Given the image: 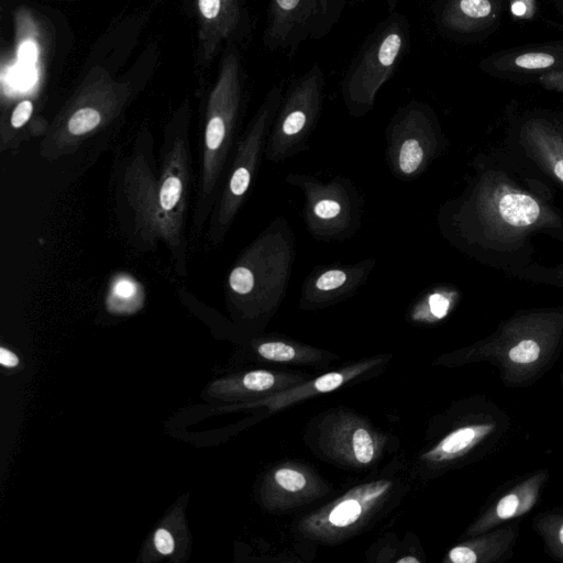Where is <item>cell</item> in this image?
Returning <instances> with one entry per match:
<instances>
[{
    "instance_id": "cell-22",
    "label": "cell",
    "mask_w": 563,
    "mask_h": 563,
    "mask_svg": "<svg viewBox=\"0 0 563 563\" xmlns=\"http://www.w3.org/2000/svg\"><path fill=\"white\" fill-rule=\"evenodd\" d=\"M423 157V151L417 140H406L400 148L399 166L406 174L415 172Z\"/></svg>"
},
{
    "instance_id": "cell-8",
    "label": "cell",
    "mask_w": 563,
    "mask_h": 563,
    "mask_svg": "<svg viewBox=\"0 0 563 563\" xmlns=\"http://www.w3.org/2000/svg\"><path fill=\"white\" fill-rule=\"evenodd\" d=\"M516 140L530 162L563 186V134L555 118L527 115L516 129Z\"/></svg>"
},
{
    "instance_id": "cell-23",
    "label": "cell",
    "mask_w": 563,
    "mask_h": 563,
    "mask_svg": "<svg viewBox=\"0 0 563 563\" xmlns=\"http://www.w3.org/2000/svg\"><path fill=\"white\" fill-rule=\"evenodd\" d=\"M228 283L234 294L249 295L254 288V274L249 267L239 265L230 272Z\"/></svg>"
},
{
    "instance_id": "cell-1",
    "label": "cell",
    "mask_w": 563,
    "mask_h": 563,
    "mask_svg": "<svg viewBox=\"0 0 563 563\" xmlns=\"http://www.w3.org/2000/svg\"><path fill=\"white\" fill-rule=\"evenodd\" d=\"M550 194L539 178L488 155L464 211L470 251L483 264L514 277L536 262L533 238L563 243V212Z\"/></svg>"
},
{
    "instance_id": "cell-28",
    "label": "cell",
    "mask_w": 563,
    "mask_h": 563,
    "mask_svg": "<svg viewBox=\"0 0 563 563\" xmlns=\"http://www.w3.org/2000/svg\"><path fill=\"white\" fill-rule=\"evenodd\" d=\"M18 56L22 66L33 67L37 59L36 45L31 41L22 43L19 47Z\"/></svg>"
},
{
    "instance_id": "cell-2",
    "label": "cell",
    "mask_w": 563,
    "mask_h": 563,
    "mask_svg": "<svg viewBox=\"0 0 563 563\" xmlns=\"http://www.w3.org/2000/svg\"><path fill=\"white\" fill-rule=\"evenodd\" d=\"M563 342V305L517 311L468 354L495 364L504 380L528 382L544 371Z\"/></svg>"
},
{
    "instance_id": "cell-9",
    "label": "cell",
    "mask_w": 563,
    "mask_h": 563,
    "mask_svg": "<svg viewBox=\"0 0 563 563\" xmlns=\"http://www.w3.org/2000/svg\"><path fill=\"white\" fill-rule=\"evenodd\" d=\"M484 73L508 80L538 78L563 68V43H547L495 53L481 63Z\"/></svg>"
},
{
    "instance_id": "cell-27",
    "label": "cell",
    "mask_w": 563,
    "mask_h": 563,
    "mask_svg": "<svg viewBox=\"0 0 563 563\" xmlns=\"http://www.w3.org/2000/svg\"><path fill=\"white\" fill-rule=\"evenodd\" d=\"M537 80L547 90L563 92V68L543 73Z\"/></svg>"
},
{
    "instance_id": "cell-14",
    "label": "cell",
    "mask_w": 563,
    "mask_h": 563,
    "mask_svg": "<svg viewBox=\"0 0 563 563\" xmlns=\"http://www.w3.org/2000/svg\"><path fill=\"white\" fill-rule=\"evenodd\" d=\"M325 443L334 455L352 464L367 465L375 457V439L356 419L333 422L325 433Z\"/></svg>"
},
{
    "instance_id": "cell-33",
    "label": "cell",
    "mask_w": 563,
    "mask_h": 563,
    "mask_svg": "<svg viewBox=\"0 0 563 563\" xmlns=\"http://www.w3.org/2000/svg\"><path fill=\"white\" fill-rule=\"evenodd\" d=\"M19 80L22 85L31 84L33 79L35 78V73L33 70V67L22 66L19 69L18 74Z\"/></svg>"
},
{
    "instance_id": "cell-10",
    "label": "cell",
    "mask_w": 563,
    "mask_h": 563,
    "mask_svg": "<svg viewBox=\"0 0 563 563\" xmlns=\"http://www.w3.org/2000/svg\"><path fill=\"white\" fill-rule=\"evenodd\" d=\"M548 477V471L541 470L516 484L482 512L470 526L466 536L481 534L531 511L539 500Z\"/></svg>"
},
{
    "instance_id": "cell-16",
    "label": "cell",
    "mask_w": 563,
    "mask_h": 563,
    "mask_svg": "<svg viewBox=\"0 0 563 563\" xmlns=\"http://www.w3.org/2000/svg\"><path fill=\"white\" fill-rule=\"evenodd\" d=\"M373 364L375 363L361 364L353 368H347L343 372H331L324 374L296 388L278 391L277 394L273 395L272 398L266 400L265 405L272 409H279L300 399L332 391Z\"/></svg>"
},
{
    "instance_id": "cell-20",
    "label": "cell",
    "mask_w": 563,
    "mask_h": 563,
    "mask_svg": "<svg viewBox=\"0 0 563 563\" xmlns=\"http://www.w3.org/2000/svg\"><path fill=\"white\" fill-rule=\"evenodd\" d=\"M274 483L282 490L289 494L303 492L308 485L306 474L292 467H280L274 472Z\"/></svg>"
},
{
    "instance_id": "cell-21",
    "label": "cell",
    "mask_w": 563,
    "mask_h": 563,
    "mask_svg": "<svg viewBox=\"0 0 563 563\" xmlns=\"http://www.w3.org/2000/svg\"><path fill=\"white\" fill-rule=\"evenodd\" d=\"M258 354L273 362H291L299 358L297 350L284 342H265L257 347Z\"/></svg>"
},
{
    "instance_id": "cell-19",
    "label": "cell",
    "mask_w": 563,
    "mask_h": 563,
    "mask_svg": "<svg viewBox=\"0 0 563 563\" xmlns=\"http://www.w3.org/2000/svg\"><path fill=\"white\" fill-rule=\"evenodd\" d=\"M514 277L533 284L563 288V263L554 266H544L534 262L516 273Z\"/></svg>"
},
{
    "instance_id": "cell-25",
    "label": "cell",
    "mask_w": 563,
    "mask_h": 563,
    "mask_svg": "<svg viewBox=\"0 0 563 563\" xmlns=\"http://www.w3.org/2000/svg\"><path fill=\"white\" fill-rule=\"evenodd\" d=\"M33 112V103L30 100H23L16 104L10 118V124L13 129H21L30 120Z\"/></svg>"
},
{
    "instance_id": "cell-35",
    "label": "cell",
    "mask_w": 563,
    "mask_h": 563,
    "mask_svg": "<svg viewBox=\"0 0 563 563\" xmlns=\"http://www.w3.org/2000/svg\"><path fill=\"white\" fill-rule=\"evenodd\" d=\"M555 120H556V123H558V125H559V129L561 130V132H562V134H563V121H562V120H559V119H556V118H555Z\"/></svg>"
},
{
    "instance_id": "cell-30",
    "label": "cell",
    "mask_w": 563,
    "mask_h": 563,
    "mask_svg": "<svg viewBox=\"0 0 563 563\" xmlns=\"http://www.w3.org/2000/svg\"><path fill=\"white\" fill-rule=\"evenodd\" d=\"M154 544L162 554H169L174 550V540L166 529H158L154 536Z\"/></svg>"
},
{
    "instance_id": "cell-4",
    "label": "cell",
    "mask_w": 563,
    "mask_h": 563,
    "mask_svg": "<svg viewBox=\"0 0 563 563\" xmlns=\"http://www.w3.org/2000/svg\"><path fill=\"white\" fill-rule=\"evenodd\" d=\"M158 199L164 227V245L176 272L187 274L186 221L192 181L191 153L185 129L168 131L161 146Z\"/></svg>"
},
{
    "instance_id": "cell-29",
    "label": "cell",
    "mask_w": 563,
    "mask_h": 563,
    "mask_svg": "<svg viewBox=\"0 0 563 563\" xmlns=\"http://www.w3.org/2000/svg\"><path fill=\"white\" fill-rule=\"evenodd\" d=\"M429 307L431 313L438 318L441 319L446 316L450 301L446 297H444L441 294H433L429 298Z\"/></svg>"
},
{
    "instance_id": "cell-36",
    "label": "cell",
    "mask_w": 563,
    "mask_h": 563,
    "mask_svg": "<svg viewBox=\"0 0 563 563\" xmlns=\"http://www.w3.org/2000/svg\"><path fill=\"white\" fill-rule=\"evenodd\" d=\"M558 1L560 3L561 8L563 9V0H558Z\"/></svg>"
},
{
    "instance_id": "cell-13",
    "label": "cell",
    "mask_w": 563,
    "mask_h": 563,
    "mask_svg": "<svg viewBox=\"0 0 563 563\" xmlns=\"http://www.w3.org/2000/svg\"><path fill=\"white\" fill-rule=\"evenodd\" d=\"M517 528L504 526L472 537L452 548L446 560L452 563H493L509 555L516 538Z\"/></svg>"
},
{
    "instance_id": "cell-26",
    "label": "cell",
    "mask_w": 563,
    "mask_h": 563,
    "mask_svg": "<svg viewBox=\"0 0 563 563\" xmlns=\"http://www.w3.org/2000/svg\"><path fill=\"white\" fill-rule=\"evenodd\" d=\"M345 279L346 275L344 272L340 269H332L322 274L318 278L316 286L321 290H331L342 286Z\"/></svg>"
},
{
    "instance_id": "cell-3",
    "label": "cell",
    "mask_w": 563,
    "mask_h": 563,
    "mask_svg": "<svg viewBox=\"0 0 563 563\" xmlns=\"http://www.w3.org/2000/svg\"><path fill=\"white\" fill-rule=\"evenodd\" d=\"M114 209L130 243L144 252L164 244L158 199V165L154 142L139 136L130 150L118 154L114 165Z\"/></svg>"
},
{
    "instance_id": "cell-11",
    "label": "cell",
    "mask_w": 563,
    "mask_h": 563,
    "mask_svg": "<svg viewBox=\"0 0 563 563\" xmlns=\"http://www.w3.org/2000/svg\"><path fill=\"white\" fill-rule=\"evenodd\" d=\"M501 12V0H444L438 16L446 32L473 35L496 25Z\"/></svg>"
},
{
    "instance_id": "cell-32",
    "label": "cell",
    "mask_w": 563,
    "mask_h": 563,
    "mask_svg": "<svg viewBox=\"0 0 563 563\" xmlns=\"http://www.w3.org/2000/svg\"><path fill=\"white\" fill-rule=\"evenodd\" d=\"M0 363H1V365L7 366V367H14L19 364V358L10 350L1 347L0 349Z\"/></svg>"
},
{
    "instance_id": "cell-5",
    "label": "cell",
    "mask_w": 563,
    "mask_h": 563,
    "mask_svg": "<svg viewBox=\"0 0 563 563\" xmlns=\"http://www.w3.org/2000/svg\"><path fill=\"white\" fill-rule=\"evenodd\" d=\"M235 60L227 63L225 73L210 99L202 131L200 169L192 230L199 233L207 221L216 187L224 163L229 133L238 106Z\"/></svg>"
},
{
    "instance_id": "cell-34",
    "label": "cell",
    "mask_w": 563,
    "mask_h": 563,
    "mask_svg": "<svg viewBox=\"0 0 563 563\" xmlns=\"http://www.w3.org/2000/svg\"><path fill=\"white\" fill-rule=\"evenodd\" d=\"M405 562L419 563V560L413 556H406V558L397 560V563H405Z\"/></svg>"
},
{
    "instance_id": "cell-17",
    "label": "cell",
    "mask_w": 563,
    "mask_h": 563,
    "mask_svg": "<svg viewBox=\"0 0 563 563\" xmlns=\"http://www.w3.org/2000/svg\"><path fill=\"white\" fill-rule=\"evenodd\" d=\"M143 299L142 285L132 276L121 273L110 282L106 305L113 313H131L142 307Z\"/></svg>"
},
{
    "instance_id": "cell-6",
    "label": "cell",
    "mask_w": 563,
    "mask_h": 563,
    "mask_svg": "<svg viewBox=\"0 0 563 563\" xmlns=\"http://www.w3.org/2000/svg\"><path fill=\"white\" fill-rule=\"evenodd\" d=\"M409 42V24L394 13L368 37L356 60L346 71L347 93L360 102H371L375 92L398 67Z\"/></svg>"
},
{
    "instance_id": "cell-15",
    "label": "cell",
    "mask_w": 563,
    "mask_h": 563,
    "mask_svg": "<svg viewBox=\"0 0 563 563\" xmlns=\"http://www.w3.org/2000/svg\"><path fill=\"white\" fill-rule=\"evenodd\" d=\"M314 0H273L267 36L274 48L286 47L312 18Z\"/></svg>"
},
{
    "instance_id": "cell-31",
    "label": "cell",
    "mask_w": 563,
    "mask_h": 563,
    "mask_svg": "<svg viewBox=\"0 0 563 563\" xmlns=\"http://www.w3.org/2000/svg\"><path fill=\"white\" fill-rule=\"evenodd\" d=\"M341 207L333 200H321L314 207V212L322 219H330L339 214Z\"/></svg>"
},
{
    "instance_id": "cell-12",
    "label": "cell",
    "mask_w": 563,
    "mask_h": 563,
    "mask_svg": "<svg viewBox=\"0 0 563 563\" xmlns=\"http://www.w3.org/2000/svg\"><path fill=\"white\" fill-rule=\"evenodd\" d=\"M499 432V423L493 418L456 428L446 434L422 457L433 463H449L461 459Z\"/></svg>"
},
{
    "instance_id": "cell-24",
    "label": "cell",
    "mask_w": 563,
    "mask_h": 563,
    "mask_svg": "<svg viewBox=\"0 0 563 563\" xmlns=\"http://www.w3.org/2000/svg\"><path fill=\"white\" fill-rule=\"evenodd\" d=\"M305 108H292L288 111L283 122V131L287 135L297 134L306 124L307 114Z\"/></svg>"
},
{
    "instance_id": "cell-7",
    "label": "cell",
    "mask_w": 563,
    "mask_h": 563,
    "mask_svg": "<svg viewBox=\"0 0 563 563\" xmlns=\"http://www.w3.org/2000/svg\"><path fill=\"white\" fill-rule=\"evenodd\" d=\"M390 486L389 481H376L354 487L308 518L303 527L320 538L338 536L364 520L383 501Z\"/></svg>"
},
{
    "instance_id": "cell-18",
    "label": "cell",
    "mask_w": 563,
    "mask_h": 563,
    "mask_svg": "<svg viewBox=\"0 0 563 563\" xmlns=\"http://www.w3.org/2000/svg\"><path fill=\"white\" fill-rule=\"evenodd\" d=\"M534 526L548 550L563 560V514L542 515Z\"/></svg>"
}]
</instances>
